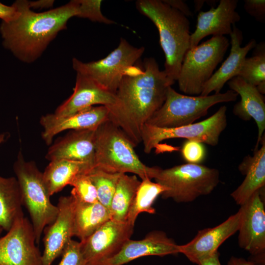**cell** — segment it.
I'll use <instances>...</instances> for the list:
<instances>
[{
  "label": "cell",
  "instance_id": "obj_1",
  "mask_svg": "<svg viewBox=\"0 0 265 265\" xmlns=\"http://www.w3.org/2000/svg\"><path fill=\"white\" fill-rule=\"evenodd\" d=\"M175 82L156 60L147 57L126 72L115 94V101L106 106L108 120L119 127L135 147L142 142L144 125L163 105L168 88Z\"/></svg>",
  "mask_w": 265,
  "mask_h": 265
},
{
  "label": "cell",
  "instance_id": "obj_2",
  "mask_svg": "<svg viewBox=\"0 0 265 265\" xmlns=\"http://www.w3.org/2000/svg\"><path fill=\"white\" fill-rule=\"evenodd\" d=\"M18 15L13 20L2 22L0 33L2 44L20 60L31 62L36 59L73 17L83 18L82 0H73L64 5L45 12L31 10L28 1L13 3Z\"/></svg>",
  "mask_w": 265,
  "mask_h": 265
},
{
  "label": "cell",
  "instance_id": "obj_3",
  "mask_svg": "<svg viewBox=\"0 0 265 265\" xmlns=\"http://www.w3.org/2000/svg\"><path fill=\"white\" fill-rule=\"evenodd\" d=\"M136 7L149 18L159 31V43L165 55L164 72L177 81L184 56L190 49V22L187 17L163 0H138Z\"/></svg>",
  "mask_w": 265,
  "mask_h": 265
},
{
  "label": "cell",
  "instance_id": "obj_4",
  "mask_svg": "<svg viewBox=\"0 0 265 265\" xmlns=\"http://www.w3.org/2000/svg\"><path fill=\"white\" fill-rule=\"evenodd\" d=\"M134 148L123 131L108 120L95 131L94 166L112 173H132L141 180L154 179L158 167L146 165Z\"/></svg>",
  "mask_w": 265,
  "mask_h": 265
},
{
  "label": "cell",
  "instance_id": "obj_5",
  "mask_svg": "<svg viewBox=\"0 0 265 265\" xmlns=\"http://www.w3.org/2000/svg\"><path fill=\"white\" fill-rule=\"evenodd\" d=\"M219 171L200 164L186 163L166 169L158 167L154 179L167 190L163 199L188 203L212 193L220 182Z\"/></svg>",
  "mask_w": 265,
  "mask_h": 265
},
{
  "label": "cell",
  "instance_id": "obj_6",
  "mask_svg": "<svg viewBox=\"0 0 265 265\" xmlns=\"http://www.w3.org/2000/svg\"><path fill=\"white\" fill-rule=\"evenodd\" d=\"M13 170L38 244L45 228L55 219L58 207L51 201L42 172L34 161L26 160L21 152H19L14 163Z\"/></svg>",
  "mask_w": 265,
  "mask_h": 265
},
{
  "label": "cell",
  "instance_id": "obj_7",
  "mask_svg": "<svg viewBox=\"0 0 265 265\" xmlns=\"http://www.w3.org/2000/svg\"><path fill=\"white\" fill-rule=\"evenodd\" d=\"M238 94L232 90L208 96H190L168 88L165 100L146 124L161 128H173L194 123L206 115L208 110L218 103L235 102Z\"/></svg>",
  "mask_w": 265,
  "mask_h": 265
},
{
  "label": "cell",
  "instance_id": "obj_8",
  "mask_svg": "<svg viewBox=\"0 0 265 265\" xmlns=\"http://www.w3.org/2000/svg\"><path fill=\"white\" fill-rule=\"evenodd\" d=\"M229 45L226 36H212L190 48L184 56L177 80L180 90L187 95H200Z\"/></svg>",
  "mask_w": 265,
  "mask_h": 265
},
{
  "label": "cell",
  "instance_id": "obj_9",
  "mask_svg": "<svg viewBox=\"0 0 265 265\" xmlns=\"http://www.w3.org/2000/svg\"><path fill=\"white\" fill-rule=\"evenodd\" d=\"M144 51L143 47H135L121 38L118 47L105 57L87 63L74 58L73 67L115 94L126 71L139 61Z\"/></svg>",
  "mask_w": 265,
  "mask_h": 265
},
{
  "label": "cell",
  "instance_id": "obj_10",
  "mask_svg": "<svg viewBox=\"0 0 265 265\" xmlns=\"http://www.w3.org/2000/svg\"><path fill=\"white\" fill-rule=\"evenodd\" d=\"M226 111L227 107L222 106L213 115L201 122L173 128H161L145 124L142 131L144 152L149 154L163 140L176 138L216 146L227 125Z\"/></svg>",
  "mask_w": 265,
  "mask_h": 265
},
{
  "label": "cell",
  "instance_id": "obj_11",
  "mask_svg": "<svg viewBox=\"0 0 265 265\" xmlns=\"http://www.w3.org/2000/svg\"><path fill=\"white\" fill-rule=\"evenodd\" d=\"M6 232L0 237V265H43L31 221L24 214Z\"/></svg>",
  "mask_w": 265,
  "mask_h": 265
},
{
  "label": "cell",
  "instance_id": "obj_12",
  "mask_svg": "<svg viewBox=\"0 0 265 265\" xmlns=\"http://www.w3.org/2000/svg\"><path fill=\"white\" fill-rule=\"evenodd\" d=\"M263 188L255 192L240 206L242 217L238 229V244L251 255L249 261L265 264V210Z\"/></svg>",
  "mask_w": 265,
  "mask_h": 265
},
{
  "label": "cell",
  "instance_id": "obj_13",
  "mask_svg": "<svg viewBox=\"0 0 265 265\" xmlns=\"http://www.w3.org/2000/svg\"><path fill=\"white\" fill-rule=\"evenodd\" d=\"M134 225L110 219L90 236L80 241L81 253L88 265H98L116 254L131 237Z\"/></svg>",
  "mask_w": 265,
  "mask_h": 265
},
{
  "label": "cell",
  "instance_id": "obj_14",
  "mask_svg": "<svg viewBox=\"0 0 265 265\" xmlns=\"http://www.w3.org/2000/svg\"><path fill=\"white\" fill-rule=\"evenodd\" d=\"M241 217L240 207L237 213L222 223L199 231L191 240L179 245L180 253L184 254L191 263L200 265L202 261L217 252L219 247L238 231Z\"/></svg>",
  "mask_w": 265,
  "mask_h": 265
},
{
  "label": "cell",
  "instance_id": "obj_15",
  "mask_svg": "<svg viewBox=\"0 0 265 265\" xmlns=\"http://www.w3.org/2000/svg\"><path fill=\"white\" fill-rule=\"evenodd\" d=\"M57 206L55 219L43 231V265H51L74 237V198L71 195L61 196Z\"/></svg>",
  "mask_w": 265,
  "mask_h": 265
},
{
  "label": "cell",
  "instance_id": "obj_16",
  "mask_svg": "<svg viewBox=\"0 0 265 265\" xmlns=\"http://www.w3.org/2000/svg\"><path fill=\"white\" fill-rule=\"evenodd\" d=\"M109 111L105 106H91L69 116L60 117L54 113L41 116L42 138L47 145H51L53 137L63 131L96 130L108 120Z\"/></svg>",
  "mask_w": 265,
  "mask_h": 265
},
{
  "label": "cell",
  "instance_id": "obj_17",
  "mask_svg": "<svg viewBox=\"0 0 265 265\" xmlns=\"http://www.w3.org/2000/svg\"><path fill=\"white\" fill-rule=\"evenodd\" d=\"M238 3L237 0H220L216 8L199 11L196 29L191 34L190 48L197 46L206 36L230 35L233 26L240 20L236 11Z\"/></svg>",
  "mask_w": 265,
  "mask_h": 265
},
{
  "label": "cell",
  "instance_id": "obj_18",
  "mask_svg": "<svg viewBox=\"0 0 265 265\" xmlns=\"http://www.w3.org/2000/svg\"><path fill=\"white\" fill-rule=\"evenodd\" d=\"M180 253L179 245L162 231H153L143 239H128L112 257L98 265H123L147 256H165Z\"/></svg>",
  "mask_w": 265,
  "mask_h": 265
},
{
  "label": "cell",
  "instance_id": "obj_19",
  "mask_svg": "<svg viewBox=\"0 0 265 265\" xmlns=\"http://www.w3.org/2000/svg\"><path fill=\"white\" fill-rule=\"evenodd\" d=\"M115 101V94L104 88L91 78L77 73L73 93L56 108L54 114L60 117L69 116L95 105L110 106Z\"/></svg>",
  "mask_w": 265,
  "mask_h": 265
},
{
  "label": "cell",
  "instance_id": "obj_20",
  "mask_svg": "<svg viewBox=\"0 0 265 265\" xmlns=\"http://www.w3.org/2000/svg\"><path fill=\"white\" fill-rule=\"evenodd\" d=\"M95 130L72 131L49 147L45 158L50 161L65 159L94 165Z\"/></svg>",
  "mask_w": 265,
  "mask_h": 265
},
{
  "label": "cell",
  "instance_id": "obj_21",
  "mask_svg": "<svg viewBox=\"0 0 265 265\" xmlns=\"http://www.w3.org/2000/svg\"><path fill=\"white\" fill-rule=\"evenodd\" d=\"M227 83L230 90L240 97V101L234 106V114L244 121L253 119L257 125L258 132L255 151L258 149L265 130V97L256 86L238 76L233 78Z\"/></svg>",
  "mask_w": 265,
  "mask_h": 265
},
{
  "label": "cell",
  "instance_id": "obj_22",
  "mask_svg": "<svg viewBox=\"0 0 265 265\" xmlns=\"http://www.w3.org/2000/svg\"><path fill=\"white\" fill-rule=\"evenodd\" d=\"M230 36L231 45L230 54L205 84L201 96L209 95L212 92L216 94L220 93L226 83L238 76L246 55L257 44L256 40L251 39L245 46L241 47L243 39L242 32L235 25L232 26Z\"/></svg>",
  "mask_w": 265,
  "mask_h": 265
},
{
  "label": "cell",
  "instance_id": "obj_23",
  "mask_svg": "<svg viewBox=\"0 0 265 265\" xmlns=\"http://www.w3.org/2000/svg\"><path fill=\"white\" fill-rule=\"evenodd\" d=\"M261 142V148L254 151L253 156L245 157L238 166L239 171L245 176V178L241 184L232 192L231 196L236 204L239 206L246 202L255 192L265 188V135Z\"/></svg>",
  "mask_w": 265,
  "mask_h": 265
},
{
  "label": "cell",
  "instance_id": "obj_24",
  "mask_svg": "<svg viewBox=\"0 0 265 265\" xmlns=\"http://www.w3.org/2000/svg\"><path fill=\"white\" fill-rule=\"evenodd\" d=\"M111 219L109 210L99 202L85 203L75 199L74 236L80 241L90 236Z\"/></svg>",
  "mask_w": 265,
  "mask_h": 265
},
{
  "label": "cell",
  "instance_id": "obj_25",
  "mask_svg": "<svg viewBox=\"0 0 265 265\" xmlns=\"http://www.w3.org/2000/svg\"><path fill=\"white\" fill-rule=\"evenodd\" d=\"M92 167L86 163L79 161L65 159L51 161L42 172L50 196L70 185L78 174L85 173Z\"/></svg>",
  "mask_w": 265,
  "mask_h": 265
},
{
  "label": "cell",
  "instance_id": "obj_26",
  "mask_svg": "<svg viewBox=\"0 0 265 265\" xmlns=\"http://www.w3.org/2000/svg\"><path fill=\"white\" fill-rule=\"evenodd\" d=\"M21 188L16 177L0 175V227L8 231L15 219L24 214Z\"/></svg>",
  "mask_w": 265,
  "mask_h": 265
},
{
  "label": "cell",
  "instance_id": "obj_27",
  "mask_svg": "<svg viewBox=\"0 0 265 265\" xmlns=\"http://www.w3.org/2000/svg\"><path fill=\"white\" fill-rule=\"evenodd\" d=\"M140 183L135 175L120 174L109 208L111 219L127 221L129 210Z\"/></svg>",
  "mask_w": 265,
  "mask_h": 265
},
{
  "label": "cell",
  "instance_id": "obj_28",
  "mask_svg": "<svg viewBox=\"0 0 265 265\" xmlns=\"http://www.w3.org/2000/svg\"><path fill=\"white\" fill-rule=\"evenodd\" d=\"M167 189L161 185L146 179L141 181L136 194L129 210L127 221L134 225L138 214L141 212L154 214L156 212L153 205L157 198Z\"/></svg>",
  "mask_w": 265,
  "mask_h": 265
},
{
  "label": "cell",
  "instance_id": "obj_29",
  "mask_svg": "<svg viewBox=\"0 0 265 265\" xmlns=\"http://www.w3.org/2000/svg\"><path fill=\"white\" fill-rule=\"evenodd\" d=\"M238 76L265 93V43L261 42L254 48L253 55L244 59Z\"/></svg>",
  "mask_w": 265,
  "mask_h": 265
},
{
  "label": "cell",
  "instance_id": "obj_30",
  "mask_svg": "<svg viewBox=\"0 0 265 265\" xmlns=\"http://www.w3.org/2000/svg\"><path fill=\"white\" fill-rule=\"evenodd\" d=\"M85 174L95 187L99 202L109 210L121 173L108 172L94 166L88 170Z\"/></svg>",
  "mask_w": 265,
  "mask_h": 265
},
{
  "label": "cell",
  "instance_id": "obj_31",
  "mask_svg": "<svg viewBox=\"0 0 265 265\" xmlns=\"http://www.w3.org/2000/svg\"><path fill=\"white\" fill-rule=\"evenodd\" d=\"M70 186H73L71 195L76 201L85 203L99 202L95 187L84 173L78 174Z\"/></svg>",
  "mask_w": 265,
  "mask_h": 265
},
{
  "label": "cell",
  "instance_id": "obj_32",
  "mask_svg": "<svg viewBox=\"0 0 265 265\" xmlns=\"http://www.w3.org/2000/svg\"><path fill=\"white\" fill-rule=\"evenodd\" d=\"M181 153L184 159L188 163L199 164L206 156L203 144L192 140H187L184 143Z\"/></svg>",
  "mask_w": 265,
  "mask_h": 265
},
{
  "label": "cell",
  "instance_id": "obj_33",
  "mask_svg": "<svg viewBox=\"0 0 265 265\" xmlns=\"http://www.w3.org/2000/svg\"><path fill=\"white\" fill-rule=\"evenodd\" d=\"M58 265H88L80 250V243L71 239L64 249Z\"/></svg>",
  "mask_w": 265,
  "mask_h": 265
},
{
  "label": "cell",
  "instance_id": "obj_34",
  "mask_svg": "<svg viewBox=\"0 0 265 265\" xmlns=\"http://www.w3.org/2000/svg\"><path fill=\"white\" fill-rule=\"evenodd\" d=\"M244 9L250 16L261 23L265 22V0H245Z\"/></svg>",
  "mask_w": 265,
  "mask_h": 265
},
{
  "label": "cell",
  "instance_id": "obj_35",
  "mask_svg": "<svg viewBox=\"0 0 265 265\" xmlns=\"http://www.w3.org/2000/svg\"><path fill=\"white\" fill-rule=\"evenodd\" d=\"M18 13V10L14 3L8 6L0 1V19L2 22H8L14 20Z\"/></svg>",
  "mask_w": 265,
  "mask_h": 265
},
{
  "label": "cell",
  "instance_id": "obj_36",
  "mask_svg": "<svg viewBox=\"0 0 265 265\" xmlns=\"http://www.w3.org/2000/svg\"><path fill=\"white\" fill-rule=\"evenodd\" d=\"M172 8L177 9L186 17L192 16L193 14L187 4L182 0H163Z\"/></svg>",
  "mask_w": 265,
  "mask_h": 265
},
{
  "label": "cell",
  "instance_id": "obj_37",
  "mask_svg": "<svg viewBox=\"0 0 265 265\" xmlns=\"http://www.w3.org/2000/svg\"><path fill=\"white\" fill-rule=\"evenodd\" d=\"M200 265H221L219 261V253L217 251L202 261Z\"/></svg>",
  "mask_w": 265,
  "mask_h": 265
},
{
  "label": "cell",
  "instance_id": "obj_38",
  "mask_svg": "<svg viewBox=\"0 0 265 265\" xmlns=\"http://www.w3.org/2000/svg\"><path fill=\"white\" fill-rule=\"evenodd\" d=\"M53 0H39L37 1H28L29 7L34 8H48L52 6Z\"/></svg>",
  "mask_w": 265,
  "mask_h": 265
},
{
  "label": "cell",
  "instance_id": "obj_39",
  "mask_svg": "<svg viewBox=\"0 0 265 265\" xmlns=\"http://www.w3.org/2000/svg\"><path fill=\"white\" fill-rule=\"evenodd\" d=\"M227 265H256L244 258L232 256L229 260Z\"/></svg>",
  "mask_w": 265,
  "mask_h": 265
},
{
  "label": "cell",
  "instance_id": "obj_40",
  "mask_svg": "<svg viewBox=\"0 0 265 265\" xmlns=\"http://www.w3.org/2000/svg\"><path fill=\"white\" fill-rule=\"evenodd\" d=\"M205 2V0H194L195 12L199 11Z\"/></svg>",
  "mask_w": 265,
  "mask_h": 265
},
{
  "label": "cell",
  "instance_id": "obj_41",
  "mask_svg": "<svg viewBox=\"0 0 265 265\" xmlns=\"http://www.w3.org/2000/svg\"><path fill=\"white\" fill-rule=\"evenodd\" d=\"M7 137V135H6V133H0V145L5 141Z\"/></svg>",
  "mask_w": 265,
  "mask_h": 265
},
{
  "label": "cell",
  "instance_id": "obj_42",
  "mask_svg": "<svg viewBox=\"0 0 265 265\" xmlns=\"http://www.w3.org/2000/svg\"><path fill=\"white\" fill-rule=\"evenodd\" d=\"M207 1L206 2L210 6H212V7H214V6L215 5V3L217 2V0H206Z\"/></svg>",
  "mask_w": 265,
  "mask_h": 265
},
{
  "label": "cell",
  "instance_id": "obj_43",
  "mask_svg": "<svg viewBox=\"0 0 265 265\" xmlns=\"http://www.w3.org/2000/svg\"><path fill=\"white\" fill-rule=\"evenodd\" d=\"M3 230L0 227V237Z\"/></svg>",
  "mask_w": 265,
  "mask_h": 265
}]
</instances>
